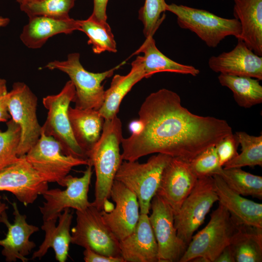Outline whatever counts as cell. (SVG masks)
<instances>
[{
	"label": "cell",
	"mask_w": 262,
	"mask_h": 262,
	"mask_svg": "<svg viewBox=\"0 0 262 262\" xmlns=\"http://www.w3.org/2000/svg\"><path fill=\"white\" fill-rule=\"evenodd\" d=\"M167 3L165 0H145L138 12V18L143 25L146 38L153 36L165 18Z\"/></svg>",
	"instance_id": "obj_34"
},
{
	"label": "cell",
	"mask_w": 262,
	"mask_h": 262,
	"mask_svg": "<svg viewBox=\"0 0 262 262\" xmlns=\"http://www.w3.org/2000/svg\"><path fill=\"white\" fill-rule=\"evenodd\" d=\"M150 209L148 218L158 245V262H179L187 246L178 236L173 210L157 194L151 201Z\"/></svg>",
	"instance_id": "obj_13"
},
{
	"label": "cell",
	"mask_w": 262,
	"mask_h": 262,
	"mask_svg": "<svg viewBox=\"0 0 262 262\" xmlns=\"http://www.w3.org/2000/svg\"><path fill=\"white\" fill-rule=\"evenodd\" d=\"M37 98L29 87L22 82H15L8 92L7 102L12 119L20 128L17 155H25L40 138L41 126L36 115Z\"/></svg>",
	"instance_id": "obj_11"
},
{
	"label": "cell",
	"mask_w": 262,
	"mask_h": 262,
	"mask_svg": "<svg viewBox=\"0 0 262 262\" xmlns=\"http://www.w3.org/2000/svg\"><path fill=\"white\" fill-rule=\"evenodd\" d=\"M75 94L74 86L68 81L59 93L43 98L48 114L41 131L57 141L65 154L88 159L74 137L69 119L68 110Z\"/></svg>",
	"instance_id": "obj_7"
},
{
	"label": "cell",
	"mask_w": 262,
	"mask_h": 262,
	"mask_svg": "<svg viewBox=\"0 0 262 262\" xmlns=\"http://www.w3.org/2000/svg\"><path fill=\"white\" fill-rule=\"evenodd\" d=\"M83 254L85 262H124L122 257L107 256L89 248H85Z\"/></svg>",
	"instance_id": "obj_38"
},
{
	"label": "cell",
	"mask_w": 262,
	"mask_h": 262,
	"mask_svg": "<svg viewBox=\"0 0 262 262\" xmlns=\"http://www.w3.org/2000/svg\"><path fill=\"white\" fill-rule=\"evenodd\" d=\"M241 153L224 165V168L262 166V135H250L244 131L235 132Z\"/></svg>",
	"instance_id": "obj_31"
},
{
	"label": "cell",
	"mask_w": 262,
	"mask_h": 262,
	"mask_svg": "<svg viewBox=\"0 0 262 262\" xmlns=\"http://www.w3.org/2000/svg\"><path fill=\"white\" fill-rule=\"evenodd\" d=\"M11 204L13 208L14 223L9 222L6 211L0 216V222L7 228L5 237L0 239V246L3 247L1 254L7 262H16L17 260L26 262L29 260L26 257L36 246L30 238L39 230V228L28 223L27 216L20 213L16 202Z\"/></svg>",
	"instance_id": "obj_17"
},
{
	"label": "cell",
	"mask_w": 262,
	"mask_h": 262,
	"mask_svg": "<svg viewBox=\"0 0 262 262\" xmlns=\"http://www.w3.org/2000/svg\"><path fill=\"white\" fill-rule=\"evenodd\" d=\"M7 93L6 81L0 78V122H7L11 117L8 109Z\"/></svg>",
	"instance_id": "obj_37"
},
{
	"label": "cell",
	"mask_w": 262,
	"mask_h": 262,
	"mask_svg": "<svg viewBox=\"0 0 262 262\" xmlns=\"http://www.w3.org/2000/svg\"><path fill=\"white\" fill-rule=\"evenodd\" d=\"M124 262H158L157 241L148 214H140L134 230L119 241Z\"/></svg>",
	"instance_id": "obj_19"
},
{
	"label": "cell",
	"mask_w": 262,
	"mask_h": 262,
	"mask_svg": "<svg viewBox=\"0 0 262 262\" xmlns=\"http://www.w3.org/2000/svg\"><path fill=\"white\" fill-rule=\"evenodd\" d=\"M142 129V123L139 119L132 121L129 125V129L131 132V134H138L141 131Z\"/></svg>",
	"instance_id": "obj_41"
},
{
	"label": "cell",
	"mask_w": 262,
	"mask_h": 262,
	"mask_svg": "<svg viewBox=\"0 0 262 262\" xmlns=\"http://www.w3.org/2000/svg\"><path fill=\"white\" fill-rule=\"evenodd\" d=\"M166 10L177 16L181 28L195 33L209 47H217L229 36L240 39L241 24L235 18H226L203 9L175 3L167 4Z\"/></svg>",
	"instance_id": "obj_6"
},
{
	"label": "cell",
	"mask_w": 262,
	"mask_h": 262,
	"mask_svg": "<svg viewBox=\"0 0 262 262\" xmlns=\"http://www.w3.org/2000/svg\"><path fill=\"white\" fill-rule=\"evenodd\" d=\"M78 21L80 31L87 36V43L92 46L94 53L117 52L114 35L107 21H99L90 16L86 19L78 20Z\"/></svg>",
	"instance_id": "obj_30"
},
{
	"label": "cell",
	"mask_w": 262,
	"mask_h": 262,
	"mask_svg": "<svg viewBox=\"0 0 262 262\" xmlns=\"http://www.w3.org/2000/svg\"><path fill=\"white\" fill-rule=\"evenodd\" d=\"M7 130L0 131V171L19 159L17 149L20 138V128L12 119L7 122Z\"/></svg>",
	"instance_id": "obj_33"
},
{
	"label": "cell",
	"mask_w": 262,
	"mask_h": 262,
	"mask_svg": "<svg viewBox=\"0 0 262 262\" xmlns=\"http://www.w3.org/2000/svg\"><path fill=\"white\" fill-rule=\"evenodd\" d=\"M8 207L6 204L2 201L1 196H0V216L1 215L2 213L7 210Z\"/></svg>",
	"instance_id": "obj_43"
},
{
	"label": "cell",
	"mask_w": 262,
	"mask_h": 262,
	"mask_svg": "<svg viewBox=\"0 0 262 262\" xmlns=\"http://www.w3.org/2000/svg\"><path fill=\"white\" fill-rule=\"evenodd\" d=\"M220 84L232 92L235 101L240 107L249 108L262 102V86L259 80L248 77L220 74Z\"/></svg>",
	"instance_id": "obj_28"
},
{
	"label": "cell",
	"mask_w": 262,
	"mask_h": 262,
	"mask_svg": "<svg viewBox=\"0 0 262 262\" xmlns=\"http://www.w3.org/2000/svg\"><path fill=\"white\" fill-rule=\"evenodd\" d=\"M10 22L9 18L0 16V28L5 27Z\"/></svg>",
	"instance_id": "obj_42"
},
{
	"label": "cell",
	"mask_w": 262,
	"mask_h": 262,
	"mask_svg": "<svg viewBox=\"0 0 262 262\" xmlns=\"http://www.w3.org/2000/svg\"><path fill=\"white\" fill-rule=\"evenodd\" d=\"M138 115L143 124L141 131L121 141L125 161L161 153L190 162L233 133L225 120L192 113L181 105L177 93L165 88L149 95Z\"/></svg>",
	"instance_id": "obj_1"
},
{
	"label": "cell",
	"mask_w": 262,
	"mask_h": 262,
	"mask_svg": "<svg viewBox=\"0 0 262 262\" xmlns=\"http://www.w3.org/2000/svg\"><path fill=\"white\" fill-rule=\"evenodd\" d=\"M218 201L213 176L198 178L174 216L178 236L187 246L213 204Z\"/></svg>",
	"instance_id": "obj_9"
},
{
	"label": "cell",
	"mask_w": 262,
	"mask_h": 262,
	"mask_svg": "<svg viewBox=\"0 0 262 262\" xmlns=\"http://www.w3.org/2000/svg\"><path fill=\"white\" fill-rule=\"evenodd\" d=\"M233 15L241 26L240 39L262 56V0H233Z\"/></svg>",
	"instance_id": "obj_23"
},
{
	"label": "cell",
	"mask_w": 262,
	"mask_h": 262,
	"mask_svg": "<svg viewBox=\"0 0 262 262\" xmlns=\"http://www.w3.org/2000/svg\"><path fill=\"white\" fill-rule=\"evenodd\" d=\"M235 193L244 196L262 198V177L241 168H220L215 173ZM215 175V174H214Z\"/></svg>",
	"instance_id": "obj_29"
},
{
	"label": "cell",
	"mask_w": 262,
	"mask_h": 262,
	"mask_svg": "<svg viewBox=\"0 0 262 262\" xmlns=\"http://www.w3.org/2000/svg\"><path fill=\"white\" fill-rule=\"evenodd\" d=\"M80 58L79 53H71L66 60L50 62L45 67L50 70H59L68 76L75 89L73 100L75 107L99 110L104 98L105 90L102 82L125 64L126 61L108 70L94 73L83 67Z\"/></svg>",
	"instance_id": "obj_4"
},
{
	"label": "cell",
	"mask_w": 262,
	"mask_h": 262,
	"mask_svg": "<svg viewBox=\"0 0 262 262\" xmlns=\"http://www.w3.org/2000/svg\"><path fill=\"white\" fill-rule=\"evenodd\" d=\"M25 156L44 180L57 182L62 186L63 180L73 167L90 165L88 159L65 154L60 143L42 131L37 142Z\"/></svg>",
	"instance_id": "obj_8"
},
{
	"label": "cell",
	"mask_w": 262,
	"mask_h": 262,
	"mask_svg": "<svg viewBox=\"0 0 262 262\" xmlns=\"http://www.w3.org/2000/svg\"><path fill=\"white\" fill-rule=\"evenodd\" d=\"M16 1L20 4H23L24 3L28 2L35 0H16Z\"/></svg>",
	"instance_id": "obj_44"
},
{
	"label": "cell",
	"mask_w": 262,
	"mask_h": 262,
	"mask_svg": "<svg viewBox=\"0 0 262 262\" xmlns=\"http://www.w3.org/2000/svg\"><path fill=\"white\" fill-rule=\"evenodd\" d=\"M131 66L127 75L114 76L110 87L105 90L103 103L98 110L104 120L117 116L124 97L136 83L145 77L141 56H137Z\"/></svg>",
	"instance_id": "obj_25"
},
{
	"label": "cell",
	"mask_w": 262,
	"mask_h": 262,
	"mask_svg": "<svg viewBox=\"0 0 262 262\" xmlns=\"http://www.w3.org/2000/svg\"><path fill=\"white\" fill-rule=\"evenodd\" d=\"M76 0H35L20 4V10L30 17L45 16L57 17L69 16V11Z\"/></svg>",
	"instance_id": "obj_32"
},
{
	"label": "cell",
	"mask_w": 262,
	"mask_h": 262,
	"mask_svg": "<svg viewBox=\"0 0 262 262\" xmlns=\"http://www.w3.org/2000/svg\"><path fill=\"white\" fill-rule=\"evenodd\" d=\"M172 157L161 153L152 155L144 163L122 162L115 180L123 184L136 196L140 214L149 213L151 201L156 194L163 170Z\"/></svg>",
	"instance_id": "obj_5"
},
{
	"label": "cell",
	"mask_w": 262,
	"mask_h": 262,
	"mask_svg": "<svg viewBox=\"0 0 262 262\" xmlns=\"http://www.w3.org/2000/svg\"><path fill=\"white\" fill-rule=\"evenodd\" d=\"M123 139L122 123L117 116L104 120L102 132L88 157L96 173L95 199L92 205L105 210L116 172L122 163L120 145Z\"/></svg>",
	"instance_id": "obj_2"
},
{
	"label": "cell",
	"mask_w": 262,
	"mask_h": 262,
	"mask_svg": "<svg viewBox=\"0 0 262 262\" xmlns=\"http://www.w3.org/2000/svg\"><path fill=\"white\" fill-rule=\"evenodd\" d=\"M109 0H94V8L90 16L99 21H107L106 8Z\"/></svg>",
	"instance_id": "obj_39"
},
{
	"label": "cell",
	"mask_w": 262,
	"mask_h": 262,
	"mask_svg": "<svg viewBox=\"0 0 262 262\" xmlns=\"http://www.w3.org/2000/svg\"><path fill=\"white\" fill-rule=\"evenodd\" d=\"M214 262H235L234 256L229 245L223 249Z\"/></svg>",
	"instance_id": "obj_40"
},
{
	"label": "cell",
	"mask_w": 262,
	"mask_h": 262,
	"mask_svg": "<svg viewBox=\"0 0 262 262\" xmlns=\"http://www.w3.org/2000/svg\"><path fill=\"white\" fill-rule=\"evenodd\" d=\"M208 65L216 73L262 80V57L255 54L239 39L231 50L211 57Z\"/></svg>",
	"instance_id": "obj_18"
},
{
	"label": "cell",
	"mask_w": 262,
	"mask_h": 262,
	"mask_svg": "<svg viewBox=\"0 0 262 262\" xmlns=\"http://www.w3.org/2000/svg\"><path fill=\"white\" fill-rule=\"evenodd\" d=\"M197 180L190 162L178 157H171L163 170L156 194L169 205L175 214Z\"/></svg>",
	"instance_id": "obj_16"
},
{
	"label": "cell",
	"mask_w": 262,
	"mask_h": 262,
	"mask_svg": "<svg viewBox=\"0 0 262 262\" xmlns=\"http://www.w3.org/2000/svg\"><path fill=\"white\" fill-rule=\"evenodd\" d=\"M213 177L218 201L227 210L234 223L262 229V204L234 192L218 175Z\"/></svg>",
	"instance_id": "obj_20"
},
{
	"label": "cell",
	"mask_w": 262,
	"mask_h": 262,
	"mask_svg": "<svg viewBox=\"0 0 262 262\" xmlns=\"http://www.w3.org/2000/svg\"><path fill=\"white\" fill-rule=\"evenodd\" d=\"M48 189L44 180L28 162L25 155L0 171V191H7L27 206Z\"/></svg>",
	"instance_id": "obj_14"
},
{
	"label": "cell",
	"mask_w": 262,
	"mask_h": 262,
	"mask_svg": "<svg viewBox=\"0 0 262 262\" xmlns=\"http://www.w3.org/2000/svg\"><path fill=\"white\" fill-rule=\"evenodd\" d=\"M68 115L74 137L86 155L99 139L104 119L98 110L69 107Z\"/></svg>",
	"instance_id": "obj_24"
},
{
	"label": "cell",
	"mask_w": 262,
	"mask_h": 262,
	"mask_svg": "<svg viewBox=\"0 0 262 262\" xmlns=\"http://www.w3.org/2000/svg\"><path fill=\"white\" fill-rule=\"evenodd\" d=\"M229 246L235 262H262V229L237 226Z\"/></svg>",
	"instance_id": "obj_27"
},
{
	"label": "cell",
	"mask_w": 262,
	"mask_h": 262,
	"mask_svg": "<svg viewBox=\"0 0 262 262\" xmlns=\"http://www.w3.org/2000/svg\"><path fill=\"white\" fill-rule=\"evenodd\" d=\"M215 146L207 148L190 162L191 166L198 178L213 176L223 167L220 166Z\"/></svg>",
	"instance_id": "obj_35"
},
{
	"label": "cell",
	"mask_w": 262,
	"mask_h": 262,
	"mask_svg": "<svg viewBox=\"0 0 262 262\" xmlns=\"http://www.w3.org/2000/svg\"><path fill=\"white\" fill-rule=\"evenodd\" d=\"M110 197L115 203L111 211H101L102 219L119 241L134 229L140 216V208L136 195L123 184L115 180Z\"/></svg>",
	"instance_id": "obj_15"
},
{
	"label": "cell",
	"mask_w": 262,
	"mask_h": 262,
	"mask_svg": "<svg viewBox=\"0 0 262 262\" xmlns=\"http://www.w3.org/2000/svg\"><path fill=\"white\" fill-rule=\"evenodd\" d=\"M237 226L225 207L219 202L207 225L193 235L179 262H214L230 245Z\"/></svg>",
	"instance_id": "obj_3"
},
{
	"label": "cell",
	"mask_w": 262,
	"mask_h": 262,
	"mask_svg": "<svg viewBox=\"0 0 262 262\" xmlns=\"http://www.w3.org/2000/svg\"><path fill=\"white\" fill-rule=\"evenodd\" d=\"M76 224L71 230V243L102 255L122 257L119 241L104 222L101 211L92 205L76 211Z\"/></svg>",
	"instance_id": "obj_10"
},
{
	"label": "cell",
	"mask_w": 262,
	"mask_h": 262,
	"mask_svg": "<svg viewBox=\"0 0 262 262\" xmlns=\"http://www.w3.org/2000/svg\"><path fill=\"white\" fill-rule=\"evenodd\" d=\"M143 53L141 56L145 78L160 72H171L196 76L200 71L195 67L177 63L164 55L156 46L153 36L146 37L140 47L132 55Z\"/></svg>",
	"instance_id": "obj_26"
},
{
	"label": "cell",
	"mask_w": 262,
	"mask_h": 262,
	"mask_svg": "<svg viewBox=\"0 0 262 262\" xmlns=\"http://www.w3.org/2000/svg\"><path fill=\"white\" fill-rule=\"evenodd\" d=\"M80 31L78 20L70 16L57 17L45 16L29 17L20 35L22 42L32 49L41 48L50 37L60 33L70 34Z\"/></svg>",
	"instance_id": "obj_21"
},
{
	"label": "cell",
	"mask_w": 262,
	"mask_h": 262,
	"mask_svg": "<svg viewBox=\"0 0 262 262\" xmlns=\"http://www.w3.org/2000/svg\"><path fill=\"white\" fill-rule=\"evenodd\" d=\"M73 216L70 208L65 209L57 218L43 221L41 229L44 231L45 239L38 249L34 252L31 259L40 260L47 253L49 248L53 249L55 259L59 262H65L68 255L71 243L70 227Z\"/></svg>",
	"instance_id": "obj_22"
},
{
	"label": "cell",
	"mask_w": 262,
	"mask_h": 262,
	"mask_svg": "<svg viewBox=\"0 0 262 262\" xmlns=\"http://www.w3.org/2000/svg\"><path fill=\"white\" fill-rule=\"evenodd\" d=\"M239 145L237 135L232 133L223 138L215 146L220 166L223 167L238 154Z\"/></svg>",
	"instance_id": "obj_36"
},
{
	"label": "cell",
	"mask_w": 262,
	"mask_h": 262,
	"mask_svg": "<svg viewBox=\"0 0 262 262\" xmlns=\"http://www.w3.org/2000/svg\"><path fill=\"white\" fill-rule=\"evenodd\" d=\"M81 177L67 175L63 180L62 186L65 190L55 188L46 190L42 195L45 200L39 210L43 221L58 219L59 215L66 208L82 211L92 205L88 200V193L93 173L92 166L87 165Z\"/></svg>",
	"instance_id": "obj_12"
}]
</instances>
